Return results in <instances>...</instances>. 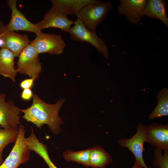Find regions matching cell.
Returning a JSON list of instances; mask_svg holds the SVG:
<instances>
[{
    "mask_svg": "<svg viewBox=\"0 0 168 168\" xmlns=\"http://www.w3.org/2000/svg\"><path fill=\"white\" fill-rule=\"evenodd\" d=\"M33 93L30 89H24L22 91L21 97L25 100H29L33 96Z\"/></svg>",
    "mask_w": 168,
    "mask_h": 168,
    "instance_id": "24",
    "label": "cell"
},
{
    "mask_svg": "<svg viewBox=\"0 0 168 168\" xmlns=\"http://www.w3.org/2000/svg\"><path fill=\"white\" fill-rule=\"evenodd\" d=\"M39 54L30 43L18 56L16 69L17 72L27 75L34 81L39 79L42 71Z\"/></svg>",
    "mask_w": 168,
    "mask_h": 168,
    "instance_id": "3",
    "label": "cell"
},
{
    "mask_svg": "<svg viewBox=\"0 0 168 168\" xmlns=\"http://www.w3.org/2000/svg\"><path fill=\"white\" fill-rule=\"evenodd\" d=\"M157 104L150 114L149 119L168 115V90L165 88L160 91L157 95Z\"/></svg>",
    "mask_w": 168,
    "mask_h": 168,
    "instance_id": "19",
    "label": "cell"
},
{
    "mask_svg": "<svg viewBox=\"0 0 168 168\" xmlns=\"http://www.w3.org/2000/svg\"><path fill=\"white\" fill-rule=\"evenodd\" d=\"M18 133V130L4 129L0 127V165L4 161L2 153L4 148L9 143H15Z\"/></svg>",
    "mask_w": 168,
    "mask_h": 168,
    "instance_id": "21",
    "label": "cell"
},
{
    "mask_svg": "<svg viewBox=\"0 0 168 168\" xmlns=\"http://www.w3.org/2000/svg\"><path fill=\"white\" fill-rule=\"evenodd\" d=\"M34 81V79L32 78L25 79L21 82L20 87L23 89H30L33 85Z\"/></svg>",
    "mask_w": 168,
    "mask_h": 168,
    "instance_id": "23",
    "label": "cell"
},
{
    "mask_svg": "<svg viewBox=\"0 0 168 168\" xmlns=\"http://www.w3.org/2000/svg\"><path fill=\"white\" fill-rule=\"evenodd\" d=\"M146 142L164 152L168 151V125L156 123L146 126Z\"/></svg>",
    "mask_w": 168,
    "mask_h": 168,
    "instance_id": "12",
    "label": "cell"
},
{
    "mask_svg": "<svg viewBox=\"0 0 168 168\" xmlns=\"http://www.w3.org/2000/svg\"><path fill=\"white\" fill-rule=\"evenodd\" d=\"M16 0H8L7 2L11 10L10 21L7 25L4 26L5 29L9 31L22 30L35 33L38 35L41 32L36 26L35 24L29 21L19 10L16 6Z\"/></svg>",
    "mask_w": 168,
    "mask_h": 168,
    "instance_id": "9",
    "label": "cell"
},
{
    "mask_svg": "<svg viewBox=\"0 0 168 168\" xmlns=\"http://www.w3.org/2000/svg\"><path fill=\"white\" fill-rule=\"evenodd\" d=\"M30 106L25 109H20L24 113L23 118L40 128L43 124H47L54 134H58L61 131L60 126L63 123L59 112L64 99H60L56 103L51 104L45 102L35 94H33Z\"/></svg>",
    "mask_w": 168,
    "mask_h": 168,
    "instance_id": "1",
    "label": "cell"
},
{
    "mask_svg": "<svg viewBox=\"0 0 168 168\" xmlns=\"http://www.w3.org/2000/svg\"><path fill=\"white\" fill-rule=\"evenodd\" d=\"M25 133L24 126L20 125L14 145L9 155L0 165V168H18L29 160L30 150L25 142Z\"/></svg>",
    "mask_w": 168,
    "mask_h": 168,
    "instance_id": "4",
    "label": "cell"
},
{
    "mask_svg": "<svg viewBox=\"0 0 168 168\" xmlns=\"http://www.w3.org/2000/svg\"><path fill=\"white\" fill-rule=\"evenodd\" d=\"M6 94L0 92V127L4 129L18 130L21 124L20 109L12 100L5 101Z\"/></svg>",
    "mask_w": 168,
    "mask_h": 168,
    "instance_id": "8",
    "label": "cell"
},
{
    "mask_svg": "<svg viewBox=\"0 0 168 168\" xmlns=\"http://www.w3.org/2000/svg\"><path fill=\"white\" fill-rule=\"evenodd\" d=\"M15 56L6 48L0 49V75L16 82L17 72L14 67Z\"/></svg>",
    "mask_w": 168,
    "mask_h": 168,
    "instance_id": "15",
    "label": "cell"
},
{
    "mask_svg": "<svg viewBox=\"0 0 168 168\" xmlns=\"http://www.w3.org/2000/svg\"><path fill=\"white\" fill-rule=\"evenodd\" d=\"M25 140L29 149L35 152L42 157L49 168H58L50 158L47 145L39 141L34 134L33 129L29 136L25 138Z\"/></svg>",
    "mask_w": 168,
    "mask_h": 168,
    "instance_id": "17",
    "label": "cell"
},
{
    "mask_svg": "<svg viewBox=\"0 0 168 168\" xmlns=\"http://www.w3.org/2000/svg\"><path fill=\"white\" fill-rule=\"evenodd\" d=\"M51 8L66 15H75L86 5L99 3L97 0H52Z\"/></svg>",
    "mask_w": 168,
    "mask_h": 168,
    "instance_id": "14",
    "label": "cell"
},
{
    "mask_svg": "<svg viewBox=\"0 0 168 168\" xmlns=\"http://www.w3.org/2000/svg\"><path fill=\"white\" fill-rule=\"evenodd\" d=\"M131 168H145L143 166L135 162Z\"/></svg>",
    "mask_w": 168,
    "mask_h": 168,
    "instance_id": "26",
    "label": "cell"
},
{
    "mask_svg": "<svg viewBox=\"0 0 168 168\" xmlns=\"http://www.w3.org/2000/svg\"><path fill=\"white\" fill-rule=\"evenodd\" d=\"M90 148L77 151L67 150L63 153L64 159L68 161L76 162L86 167H89V161Z\"/></svg>",
    "mask_w": 168,
    "mask_h": 168,
    "instance_id": "20",
    "label": "cell"
},
{
    "mask_svg": "<svg viewBox=\"0 0 168 168\" xmlns=\"http://www.w3.org/2000/svg\"><path fill=\"white\" fill-rule=\"evenodd\" d=\"M69 33L72 39L81 42H87L95 47L106 58H108V48L104 40L99 37L96 32L89 30L79 20L74 22Z\"/></svg>",
    "mask_w": 168,
    "mask_h": 168,
    "instance_id": "5",
    "label": "cell"
},
{
    "mask_svg": "<svg viewBox=\"0 0 168 168\" xmlns=\"http://www.w3.org/2000/svg\"><path fill=\"white\" fill-rule=\"evenodd\" d=\"M112 161L111 156L102 147L97 146L90 148L89 167L92 168H105Z\"/></svg>",
    "mask_w": 168,
    "mask_h": 168,
    "instance_id": "18",
    "label": "cell"
},
{
    "mask_svg": "<svg viewBox=\"0 0 168 168\" xmlns=\"http://www.w3.org/2000/svg\"><path fill=\"white\" fill-rule=\"evenodd\" d=\"M0 48H6L5 41L0 36Z\"/></svg>",
    "mask_w": 168,
    "mask_h": 168,
    "instance_id": "25",
    "label": "cell"
},
{
    "mask_svg": "<svg viewBox=\"0 0 168 168\" xmlns=\"http://www.w3.org/2000/svg\"><path fill=\"white\" fill-rule=\"evenodd\" d=\"M30 44L39 54L46 53L51 54H60L63 52L66 45L60 35L42 32L36 35Z\"/></svg>",
    "mask_w": 168,
    "mask_h": 168,
    "instance_id": "7",
    "label": "cell"
},
{
    "mask_svg": "<svg viewBox=\"0 0 168 168\" xmlns=\"http://www.w3.org/2000/svg\"><path fill=\"white\" fill-rule=\"evenodd\" d=\"M0 36L4 40L6 48L10 50L15 57H18L23 49L30 43L27 34H20L7 30L3 22H0Z\"/></svg>",
    "mask_w": 168,
    "mask_h": 168,
    "instance_id": "13",
    "label": "cell"
},
{
    "mask_svg": "<svg viewBox=\"0 0 168 168\" xmlns=\"http://www.w3.org/2000/svg\"><path fill=\"white\" fill-rule=\"evenodd\" d=\"M1 21V19H0V22Z\"/></svg>",
    "mask_w": 168,
    "mask_h": 168,
    "instance_id": "27",
    "label": "cell"
},
{
    "mask_svg": "<svg viewBox=\"0 0 168 168\" xmlns=\"http://www.w3.org/2000/svg\"><path fill=\"white\" fill-rule=\"evenodd\" d=\"M162 154V150L155 148L154 151V158L152 161L153 167L156 168H168V151Z\"/></svg>",
    "mask_w": 168,
    "mask_h": 168,
    "instance_id": "22",
    "label": "cell"
},
{
    "mask_svg": "<svg viewBox=\"0 0 168 168\" xmlns=\"http://www.w3.org/2000/svg\"><path fill=\"white\" fill-rule=\"evenodd\" d=\"M74 23L66 15L51 8L44 15L43 19L35 23L40 30L49 28H55L69 32L71 25Z\"/></svg>",
    "mask_w": 168,
    "mask_h": 168,
    "instance_id": "10",
    "label": "cell"
},
{
    "mask_svg": "<svg viewBox=\"0 0 168 168\" xmlns=\"http://www.w3.org/2000/svg\"><path fill=\"white\" fill-rule=\"evenodd\" d=\"M146 0H120L118 6L119 15H124L132 24L137 25L141 20Z\"/></svg>",
    "mask_w": 168,
    "mask_h": 168,
    "instance_id": "11",
    "label": "cell"
},
{
    "mask_svg": "<svg viewBox=\"0 0 168 168\" xmlns=\"http://www.w3.org/2000/svg\"><path fill=\"white\" fill-rule=\"evenodd\" d=\"M112 8L110 2L102 1L95 4H89L82 9L75 15L90 31L96 32V29L103 20Z\"/></svg>",
    "mask_w": 168,
    "mask_h": 168,
    "instance_id": "2",
    "label": "cell"
},
{
    "mask_svg": "<svg viewBox=\"0 0 168 168\" xmlns=\"http://www.w3.org/2000/svg\"><path fill=\"white\" fill-rule=\"evenodd\" d=\"M166 2L163 0H147L144 16L158 19L168 27V18L166 11Z\"/></svg>",
    "mask_w": 168,
    "mask_h": 168,
    "instance_id": "16",
    "label": "cell"
},
{
    "mask_svg": "<svg viewBox=\"0 0 168 168\" xmlns=\"http://www.w3.org/2000/svg\"><path fill=\"white\" fill-rule=\"evenodd\" d=\"M136 132L131 138L119 139V145L130 150L134 156L135 162L145 168H150L146 165L143 160V152L144 150V144L147 135L146 126L140 123L136 128Z\"/></svg>",
    "mask_w": 168,
    "mask_h": 168,
    "instance_id": "6",
    "label": "cell"
}]
</instances>
